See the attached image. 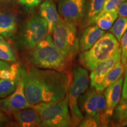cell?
Instances as JSON below:
<instances>
[{
    "label": "cell",
    "instance_id": "6da1fadb",
    "mask_svg": "<svg viewBox=\"0 0 127 127\" xmlns=\"http://www.w3.org/2000/svg\"><path fill=\"white\" fill-rule=\"evenodd\" d=\"M24 91L30 104L63 100L68 96L71 73L30 66L21 68Z\"/></svg>",
    "mask_w": 127,
    "mask_h": 127
},
{
    "label": "cell",
    "instance_id": "7a4b0ae2",
    "mask_svg": "<svg viewBox=\"0 0 127 127\" xmlns=\"http://www.w3.org/2000/svg\"><path fill=\"white\" fill-rule=\"evenodd\" d=\"M28 59L35 67L70 72L71 63L55 47L50 35L29 50Z\"/></svg>",
    "mask_w": 127,
    "mask_h": 127
},
{
    "label": "cell",
    "instance_id": "3957f363",
    "mask_svg": "<svg viewBox=\"0 0 127 127\" xmlns=\"http://www.w3.org/2000/svg\"><path fill=\"white\" fill-rule=\"evenodd\" d=\"M120 47V42L112 33H105L89 50L81 52L78 61L81 65L92 71L98 64L114 54Z\"/></svg>",
    "mask_w": 127,
    "mask_h": 127
},
{
    "label": "cell",
    "instance_id": "277c9868",
    "mask_svg": "<svg viewBox=\"0 0 127 127\" xmlns=\"http://www.w3.org/2000/svg\"><path fill=\"white\" fill-rule=\"evenodd\" d=\"M90 82L88 69L81 65H74L71 70V82L68 91V105L71 118V127L79 126L83 114L79 108L80 96L88 89Z\"/></svg>",
    "mask_w": 127,
    "mask_h": 127
},
{
    "label": "cell",
    "instance_id": "5b68a950",
    "mask_svg": "<svg viewBox=\"0 0 127 127\" xmlns=\"http://www.w3.org/2000/svg\"><path fill=\"white\" fill-rule=\"evenodd\" d=\"M33 108L40 117L42 127H71V118L68 95L63 100L48 102H40L33 105Z\"/></svg>",
    "mask_w": 127,
    "mask_h": 127
},
{
    "label": "cell",
    "instance_id": "8992f818",
    "mask_svg": "<svg viewBox=\"0 0 127 127\" xmlns=\"http://www.w3.org/2000/svg\"><path fill=\"white\" fill-rule=\"evenodd\" d=\"M51 35L55 47L69 63H72L79 52L77 26L60 17Z\"/></svg>",
    "mask_w": 127,
    "mask_h": 127
},
{
    "label": "cell",
    "instance_id": "52a82bcc",
    "mask_svg": "<svg viewBox=\"0 0 127 127\" xmlns=\"http://www.w3.org/2000/svg\"><path fill=\"white\" fill-rule=\"evenodd\" d=\"M47 35V22L41 16L34 15L28 19L21 28L16 41L21 50L29 51Z\"/></svg>",
    "mask_w": 127,
    "mask_h": 127
},
{
    "label": "cell",
    "instance_id": "ba28073f",
    "mask_svg": "<svg viewBox=\"0 0 127 127\" xmlns=\"http://www.w3.org/2000/svg\"><path fill=\"white\" fill-rule=\"evenodd\" d=\"M78 105L84 116L101 115L102 127H108L110 124L104 115L106 102L103 91L94 87L88 88L79 97Z\"/></svg>",
    "mask_w": 127,
    "mask_h": 127
},
{
    "label": "cell",
    "instance_id": "9c48e42d",
    "mask_svg": "<svg viewBox=\"0 0 127 127\" xmlns=\"http://www.w3.org/2000/svg\"><path fill=\"white\" fill-rule=\"evenodd\" d=\"M32 105L28 101L25 95L24 82L20 68V79L17 88L11 94L0 99V110L8 114H12L21 109L31 108Z\"/></svg>",
    "mask_w": 127,
    "mask_h": 127
},
{
    "label": "cell",
    "instance_id": "30bf717a",
    "mask_svg": "<svg viewBox=\"0 0 127 127\" xmlns=\"http://www.w3.org/2000/svg\"><path fill=\"white\" fill-rule=\"evenodd\" d=\"M87 0H59L58 11L64 20L80 26L85 14Z\"/></svg>",
    "mask_w": 127,
    "mask_h": 127
},
{
    "label": "cell",
    "instance_id": "8fae6325",
    "mask_svg": "<svg viewBox=\"0 0 127 127\" xmlns=\"http://www.w3.org/2000/svg\"><path fill=\"white\" fill-rule=\"evenodd\" d=\"M121 48L118 50L110 57L100 63L91 71L90 74V84L91 87H95L103 81L107 74L110 72L118 62L121 60Z\"/></svg>",
    "mask_w": 127,
    "mask_h": 127
},
{
    "label": "cell",
    "instance_id": "7c38bea8",
    "mask_svg": "<svg viewBox=\"0 0 127 127\" xmlns=\"http://www.w3.org/2000/svg\"><path fill=\"white\" fill-rule=\"evenodd\" d=\"M124 75L104 90V94L106 102L105 117L111 123L114 109L120 101L122 96Z\"/></svg>",
    "mask_w": 127,
    "mask_h": 127
},
{
    "label": "cell",
    "instance_id": "4fadbf2b",
    "mask_svg": "<svg viewBox=\"0 0 127 127\" xmlns=\"http://www.w3.org/2000/svg\"><path fill=\"white\" fill-rule=\"evenodd\" d=\"M12 114L19 126L23 127H42L39 114L32 107L15 111Z\"/></svg>",
    "mask_w": 127,
    "mask_h": 127
},
{
    "label": "cell",
    "instance_id": "5bb4252c",
    "mask_svg": "<svg viewBox=\"0 0 127 127\" xmlns=\"http://www.w3.org/2000/svg\"><path fill=\"white\" fill-rule=\"evenodd\" d=\"M39 13L41 17L47 22L48 35H51L60 18L56 5L51 0H45L41 4Z\"/></svg>",
    "mask_w": 127,
    "mask_h": 127
},
{
    "label": "cell",
    "instance_id": "9a60e30c",
    "mask_svg": "<svg viewBox=\"0 0 127 127\" xmlns=\"http://www.w3.org/2000/svg\"><path fill=\"white\" fill-rule=\"evenodd\" d=\"M105 33L96 24H93L84 28L79 38V51H87L97 41L98 39Z\"/></svg>",
    "mask_w": 127,
    "mask_h": 127
},
{
    "label": "cell",
    "instance_id": "2e32d148",
    "mask_svg": "<svg viewBox=\"0 0 127 127\" xmlns=\"http://www.w3.org/2000/svg\"><path fill=\"white\" fill-rule=\"evenodd\" d=\"M104 2L105 0H87L83 20L79 26L81 29L95 24L96 18L102 11Z\"/></svg>",
    "mask_w": 127,
    "mask_h": 127
},
{
    "label": "cell",
    "instance_id": "e0dca14e",
    "mask_svg": "<svg viewBox=\"0 0 127 127\" xmlns=\"http://www.w3.org/2000/svg\"><path fill=\"white\" fill-rule=\"evenodd\" d=\"M125 69V66L124 65L121 60H120L110 71V72L107 74L103 81L94 88L98 91H104L108 87L118 81L121 77L124 75Z\"/></svg>",
    "mask_w": 127,
    "mask_h": 127
},
{
    "label": "cell",
    "instance_id": "ac0fdd59",
    "mask_svg": "<svg viewBox=\"0 0 127 127\" xmlns=\"http://www.w3.org/2000/svg\"><path fill=\"white\" fill-rule=\"evenodd\" d=\"M17 31V21L12 14L0 13V35L6 38L13 36Z\"/></svg>",
    "mask_w": 127,
    "mask_h": 127
},
{
    "label": "cell",
    "instance_id": "d6986e66",
    "mask_svg": "<svg viewBox=\"0 0 127 127\" xmlns=\"http://www.w3.org/2000/svg\"><path fill=\"white\" fill-rule=\"evenodd\" d=\"M125 121H127V99H121L114 109L110 123L112 126L120 127Z\"/></svg>",
    "mask_w": 127,
    "mask_h": 127
},
{
    "label": "cell",
    "instance_id": "ffe728a7",
    "mask_svg": "<svg viewBox=\"0 0 127 127\" xmlns=\"http://www.w3.org/2000/svg\"><path fill=\"white\" fill-rule=\"evenodd\" d=\"M118 16V11H112L101 14L96 18L95 24L101 30L107 31L111 28Z\"/></svg>",
    "mask_w": 127,
    "mask_h": 127
},
{
    "label": "cell",
    "instance_id": "44dd1931",
    "mask_svg": "<svg viewBox=\"0 0 127 127\" xmlns=\"http://www.w3.org/2000/svg\"><path fill=\"white\" fill-rule=\"evenodd\" d=\"M0 60L6 62H15L17 55L11 45L0 35Z\"/></svg>",
    "mask_w": 127,
    "mask_h": 127
},
{
    "label": "cell",
    "instance_id": "7402d4cb",
    "mask_svg": "<svg viewBox=\"0 0 127 127\" xmlns=\"http://www.w3.org/2000/svg\"><path fill=\"white\" fill-rule=\"evenodd\" d=\"M20 76V74L18 77L15 79H0V98L7 97L15 91L18 85L19 79Z\"/></svg>",
    "mask_w": 127,
    "mask_h": 127
},
{
    "label": "cell",
    "instance_id": "603a6c76",
    "mask_svg": "<svg viewBox=\"0 0 127 127\" xmlns=\"http://www.w3.org/2000/svg\"><path fill=\"white\" fill-rule=\"evenodd\" d=\"M110 32L120 42L122 36L127 30V18L121 17L117 18L110 28Z\"/></svg>",
    "mask_w": 127,
    "mask_h": 127
},
{
    "label": "cell",
    "instance_id": "cb8c5ba5",
    "mask_svg": "<svg viewBox=\"0 0 127 127\" xmlns=\"http://www.w3.org/2000/svg\"><path fill=\"white\" fill-rule=\"evenodd\" d=\"M79 127H102L101 116L97 115H85L84 116Z\"/></svg>",
    "mask_w": 127,
    "mask_h": 127
},
{
    "label": "cell",
    "instance_id": "d4e9b609",
    "mask_svg": "<svg viewBox=\"0 0 127 127\" xmlns=\"http://www.w3.org/2000/svg\"><path fill=\"white\" fill-rule=\"evenodd\" d=\"M125 1V0H105L102 10L99 14L112 11H118L119 7Z\"/></svg>",
    "mask_w": 127,
    "mask_h": 127
},
{
    "label": "cell",
    "instance_id": "484cf974",
    "mask_svg": "<svg viewBox=\"0 0 127 127\" xmlns=\"http://www.w3.org/2000/svg\"><path fill=\"white\" fill-rule=\"evenodd\" d=\"M120 42L121 48V61L125 66L127 64V30L122 36Z\"/></svg>",
    "mask_w": 127,
    "mask_h": 127
},
{
    "label": "cell",
    "instance_id": "4316f807",
    "mask_svg": "<svg viewBox=\"0 0 127 127\" xmlns=\"http://www.w3.org/2000/svg\"><path fill=\"white\" fill-rule=\"evenodd\" d=\"M20 4L28 8H32L37 7L43 0H18Z\"/></svg>",
    "mask_w": 127,
    "mask_h": 127
},
{
    "label": "cell",
    "instance_id": "83f0119b",
    "mask_svg": "<svg viewBox=\"0 0 127 127\" xmlns=\"http://www.w3.org/2000/svg\"><path fill=\"white\" fill-rule=\"evenodd\" d=\"M121 99H127V64L125 65V72L124 75V82Z\"/></svg>",
    "mask_w": 127,
    "mask_h": 127
},
{
    "label": "cell",
    "instance_id": "f1b7e54d",
    "mask_svg": "<svg viewBox=\"0 0 127 127\" xmlns=\"http://www.w3.org/2000/svg\"><path fill=\"white\" fill-rule=\"evenodd\" d=\"M118 14L119 17H127V0H125L119 7L118 9Z\"/></svg>",
    "mask_w": 127,
    "mask_h": 127
},
{
    "label": "cell",
    "instance_id": "f546056e",
    "mask_svg": "<svg viewBox=\"0 0 127 127\" xmlns=\"http://www.w3.org/2000/svg\"><path fill=\"white\" fill-rule=\"evenodd\" d=\"M0 79H12L11 74L9 68H5L0 70Z\"/></svg>",
    "mask_w": 127,
    "mask_h": 127
},
{
    "label": "cell",
    "instance_id": "4dcf8cb0",
    "mask_svg": "<svg viewBox=\"0 0 127 127\" xmlns=\"http://www.w3.org/2000/svg\"><path fill=\"white\" fill-rule=\"evenodd\" d=\"M10 65L8 64V62L2 61L0 60V70L2 69H5V68H9Z\"/></svg>",
    "mask_w": 127,
    "mask_h": 127
},
{
    "label": "cell",
    "instance_id": "1f68e13d",
    "mask_svg": "<svg viewBox=\"0 0 127 127\" xmlns=\"http://www.w3.org/2000/svg\"><path fill=\"white\" fill-rule=\"evenodd\" d=\"M7 118H6V117L5 116L4 114L3 113L2 111H0V124L2 122L5 121Z\"/></svg>",
    "mask_w": 127,
    "mask_h": 127
},
{
    "label": "cell",
    "instance_id": "d6a6232c",
    "mask_svg": "<svg viewBox=\"0 0 127 127\" xmlns=\"http://www.w3.org/2000/svg\"><path fill=\"white\" fill-rule=\"evenodd\" d=\"M124 126H127V121H125L124 123H122L120 125V127H124Z\"/></svg>",
    "mask_w": 127,
    "mask_h": 127
},
{
    "label": "cell",
    "instance_id": "836d02e7",
    "mask_svg": "<svg viewBox=\"0 0 127 127\" xmlns=\"http://www.w3.org/2000/svg\"><path fill=\"white\" fill-rule=\"evenodd\" d=\"M0 1H9L10 0H0Z\"/></svg>",
    "mask_w": 127,
    "mask_h": 127
}]
</instances>
